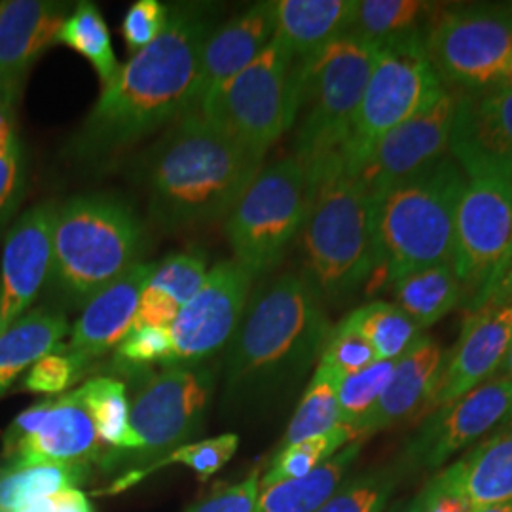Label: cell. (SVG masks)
<instances>
[{"label":"cell","instance_id":"cell-4","mask_svg":"<svg viewBox=\"0 0 512 512\" xmlns=\"http://www.w3.org/2000/svg\"><path fill=\"white\" fill-rule=\"evenodd\" d=\"M308 181L310 203L300 230L304 275L321 298L342 300L376 270V198L340 158L310 171Z\"/></svg>","mask_w":512,"mask_h":512},{"label":"cell","instance_id":"cell-25","mask_svg":"<svg viewBox=\"0 0 512 512\" xmlns=\"http://www.w3.org/2000/svg\"><path fill=\"white\" fill-rule=\"evenodd\" d=\"M437 476L463 495L473 509L512 501V420Z\"/></svg>","mask_w":512,"mask_h":512},{"label":"cell","instance_id":"cell-3","mask_svg":"<svg viewBox=\"0 0 512 512\" xmlns=\"http://www.w3.org/2000/svg\"><path fill=\"white\" fill-rule=\"evenodd\" d=\"M264 156L238 145L198 110L184 114L147 154L150 215L169 232L224 219L262 169Z\"/></svg>","mask_w":512,"mask_h":512},{"label":"cell","instance_id":"cell-22","mask_svg":"<svg viewBox=\"0 0 512 512\" xmlns=\"http://www.w3.org/2000/svg\"><path fill=\"white\" fill-rule=\"evenodd\" d=\"M154 262H137L84 304L82 315L71 329V340L63 348L84 370L118 348L133 327L141 294L156 272Z\"/></svg>","mask_w":512,"mask_h":512},{"label":"cell","instance_id":"cell-49","mask_svg":"<svg viewBox=\"0 0 512 512\" xmlns=\"http://www.w3.org/2000/svg\"><path fill=\"white\" fill-rule=\"evenodd\" d=\"M19 512H95V509L88 495L80 488H69L57 494L40 497Z\"/></svg>","mask_w":512,"mask_h":512},{"label":"cell","instance_id":"cell-41","mask_svg":"<svg viewBox=\"0 0 512 512\" xmlns=\"http://www.w3.org/2000/svg\"><path fill=\"white\" fill-rule=\"evenodd\" d=\"M376 361V351L368 344V340L359 330L349 327L346 321L330 330L327 344L319 359L321 365L330 368L340 378L361 372Z\"/></svg>","mask_w":512,"mask_h":512},{"label":"cell","instance_id":"cell-50","mask_svg":"<svg viewBox=\"0 0 512 512\" xmlns=\"http://www.w3.org/2000/svg\"><path fill=\"white\" fill-rule=\"evenodd\" d=\"M21 150L14 109L0 103V158L12 156Z\"/></svg>","mask_w":512,"mask_h":512},{"label":"cell","instance_id":"cell-51","mask_svg":"<svg viewBox=\"0 0 512 512\" xmlns=\"http://www.w3.org/2000/svg\"><path fill=\"white\" fill-rule=\"evenodd\" d=\"M507 304L512 302V270H509L507 274L503 275L499 279V283L495 285L494 291L490 294L488 302L486 304Z\"/></svg>","mask_w":512,"mask_h":512},{"label":"cell","instance_id":"cell-40","mask_svg":"<svg viewBox=\"0 0 512 512\" xmlns=\"http://www.w3.org/2000/svg\"><path fill=\"white\" fill-rule=\"evenodd\" d=\"M207 275V258L202 253L188 251L167 256L150 279V287L171 296L181 308L200 291Z\"/></svg>","mask_w":512,"mask_h":512},{"label":"cell","instance_id":"cell-39","mask_svg":"<svg viewBox=\"0 0 512 512\" xmlns=\"http://www.w3.org/2000/svg\"><path fill=\"white\" fill-rule=\"evenodd\" d=\"M395 486L397 475L391 469L370 471L344 482L315 512H384Z\"/></svg>","mask_w":512,"mask_h":512},{"label":"cell","instance_id":"cell-37","mask_svg":"<svg viewBox=\"0 0 512 512\" xmlns=\"http://www.w3.org/2000/svg\"><path fill=\"white\" fill-rule=\"evenodd\" d=\"M421 0H357L348 33L376 44L416 31V23L427 10Z\"/></svg>","mask_w":512,"mask_h":512},{"label":"cell","instance_id":"cell-7","mask_svg":"<svg viewBox=\"0 0 512 512\" xmlns=\"http://www.w3.org/2000/svg\"><path fill=\"white\" fill-rule=\"evenodd\" d=\"M380 48L342 35L300 61L294 156L308 173L340 158Z\"/></svg>","mask_w":512,"mask_h":512},{"label":"cell","instance_id":"cell-13","mask_svg":"<svg viewBox=\"0 0 512 512\" xmlns=\"http://www.w3.org/2000/svg\"><path fill=\"white\" fill-rule=\"evenodd\" d=\"M512 241V181L497 175L467 177L454 234V272L469 293L471 311L484 306L495 270Z\"/></svg>","mask_w":512,"mask_h":512},{"label":"cell","instance_id":"cell-43","mask_svg":"<svg viewBox=\"0 0 512 512\" xmlns=\"http://www.w3.org/2000/svg\"><path fill=\"white\" fill-rule=\"evenodd\" d=\"M173 344L169 329L143 327L131 329L128 336L116 348V366L120 372L145 370L150 365H169Z\"/></svg>","mask_w":512,"mask_h":512},{"label":"cell","instance_id":"cell-14","mask_svg":"<svg viewBox=\"0 0 512 512\" xmlns=\"http://www.w3.org/2000/svg\"><path fill=\"white\" fill-rule=\"evenodd\" d=\"M109 452L101 442L80 389L29 406L2 437L6 463L92 465Z\"/></svg>","mask_w":512,"mask_h":512},{"label":"cell","instance_id":"cell-35","mask_svg":"<svg viewBox=\"0 0 512 512\" xmlns=\"http://www.w3.org/2000/svg\"><path fill=\"white\" fill-rule=\"evenodd\" d=\"M353 440H357L355 433L346 425H338L330 433L300 440L287 448L277 450L266 475L260 478V490L310 475L311 471H315L319 465H323L327 459L338 454Z\"/></svg>","mask_w":512,"mask_h":512},{"label":"cell","instance_id":"cell-2","mask_svg":"<svg viewBox=\"0 0 512 512\" xmlns=\"http://www.w3.org/2000/svg\"><path fill=\"white\" fill-rule=\"evenodd\" d=\"M329 334L323 298L306 275L262 285L228 346L224 406L239 412L268 403L321 357Z\"/></svg>","mask_w":512,"mask_h":512},{"label":"cell","instance_id":"cell-17","mask_svg":"<svg viewBox=\"0 0 512 512\" xmlns=\"http://www.w3.org/2000/svg\"><path fill=\"white\" fill-rule=\"evenodd\" d=\"M57 205L38 203L8 230L0 258V329H8L35 304L54 268Z\"/></svg>","mask_w":512,"mask_h":512},{"label":"cell","instance_id":"cell-34","mask_svg":"<svg viewBox=\"0 0 512 512\" xmlns=\"http://www.w3.org/2000/svg\"><path fill=\"white\" fill-rule=\"evenodd\" d=\"M57 42L69 46L76 54L86 57L99 76L103 88L120 71L107 21L92 2H78L65 19Z\"/></svg>","mask_w":512,"mask_h":512},{"label":"cell","instance_id":"cell-24","mask_svg":"<svg viewBox=\"0 0 512 512\" xmlns=\"http://www.w3.org/2000/svg\"><path fill=\"white\" fill-rule=\"evenodd\" d=\"M275 37V2H258L213 29L205 40L200 65L198 107L213 88L249 67Z\"/></svg>","mask_w":512,"mask_h":512},{"label":"cell","instance_id":"cell-11","mask_svg":"<svg viewBox=\"0 0 512 512\" xmlns=\"http://www.w3.org/2000/svg\"><path fill=\"white\" fill-rule=\"evenodd\" d=\"M308 203V171L296 156L262 167L226 217L234 260L255 279L272 272L300 234Z\"/></svg>","mask_w":512,"mask_h":512},{"label":"cell","instance_id":"cell-36","mask_svg":"<svg viewBox=\"0 0 512 512\" xmlns=\"http://www.w3.org/2000/svg\"><path fill=\"white\" fill-rule=\"evenodd\" d=\"M95 431L109 450H120L129 437L128 387L112 376H97L78 387Z\"/></svg>","mask_w":512,"mask_h":512},{"label":"cell","instance_id":"cell-30","mask_svg":"<svg viewBox=\"0 0 512 512\" xmlns=\"http://www.w3.org/2000/svg\"><path fill=\"white\" fill-rule=\"evenodd\" d=\"M395 304L420 327H433L465 298L454 266L427 268L406 275L395 285Z\"/></svg>","mask_w":512,"mask_h":512},{"label":"cell","instance_id":"cell-56","mask_svg":"<svg viewBox=\"0 0 512 512\" xmlns=\"http://www.w3.org/2000/svg\"><path fill=\"white\" fill-rule=\"evenodd\" d=\"M399 512H423V494L418 495L416 499H412L403 511Z\"/></svg>","mask_w":512,"mask_h":512},{"label":"cell","instance_id":"cell-5","mask_svg":"<svg viewBox=\"0 0 512 512\" xmlns=\"http://www.w3.org/2000/svg\"><path fill=\"white\" fill-rule=\"evenodd\" d=\"M467 177L452 156L389 188L376 202V270L397 283L454 260L459 198ZM374 270V272H376Z\"/></svg>","mask_w":512,"mask_h":512},{"label":"cell","instance_id":"cell-47","mask_svg":"<svg viewBox=\"0 0 512 512\" xmlns=\"http://www.w3.org/2000/svg\"><path fill=\"white\" fill-rule=\"evenodd\" d=\"M179 311L181 306L171 296L148 285L141 294L131 329H143V327L169 329L175 317L179 315Z\"/></svg>","mask_w":512,"mask_h":512},{"label":"cell","instance_id":"cell-9","mask_svg":"<svg viewBox=\"0 0 512 512\" xmlns=\"http://www.w3.org/2000/svg\"><path fill=\"white\" fill-rule=\"evenodd\" d=\"M298 71L300 61L274 38L249 67L207 93L198 112L241 147L266 156L296 122Z\"/></svg>","mask_w":512,"mask_h":512},{"label":"cell","instance_id":"cell-1","mask_svg":"<svg viewBox=\"0 0 512 512\" xmlns=\"http://www.w3.org/2000/svg\"><path fill=\"white\" fill-rule=\"evenodd\" d=\"M207 12L198 4L169 8L164 33L103 88L69 145L73 158L105 160L198 110L203 46L213 31Z\"/></svg>","mask_w":512,"mask_h":512},{"label":"cell","instance_id":"cell-8","mask_svg":"<svg viewBox=\"0 0 512 512\" xmlns=\"http://www.w3.org/2000/svg\"><path fill=\"white\" fill-rule=\"evenodd\" d=\"M129 437L124 448L97 461L105 473L141 471L188 444L202 431L215 393V372L203 365H167L160 372L133 370Z\"/></svg>","mask_w":512,"mask_h":512},{"label":"cell","instance_id":"cell-32","mask_svg":"<svg viewBox=\"0 0 512 512\" xmlns=\"http://www.w3.org/2000/svg\"><path fill=\"white\" fill-rule=\"evenodd\" d=\"M238 446L239 437L236 433H224V435L213 437V439L188 442L147 469L131 471V473L118 476L114 482H110L105 490H101L97 494L114 495L126 492L131 486L139 484L147 476L160 471V469H165L169 465H184L190 471H194L200 480H207V478L217 475L220 469L236 456Z\"/></svg>","mask_w":512,"mask_h":512},{"label":"cell","instance_id":"cell-15","mask_svg":"<svg viewBox=\"0 0 512 512\" xmlns=\"http://www.w3.org/2000/svg\"><path fill=\"white\" fill-rule=\"evenodd\" d=\"M255 277L236 260H220L169 327V365H203L230 346L251 300Z\"/></svg>","mask_w":512,"mask_h":512},{"label":"cell","instance_id":"cell-31","mask_svg":"<svg viewBox=\"0 0 512 512\" xmlns=\"http://www.w3.org/2000/svg\"><path fill=\"white\" fill-rule=\"evenodd\" d=\"M344 321L365 336L378 361H397L421 336L420 327L395 302L385 300L368 302Z\"/></svg>","mask_w":512,"mask_h":512},{"label":"cell","instance_id":"cell-52","mask_svg":"<svg viewBox=\"0 0 512 512\" xmlns=\"http://www.w3.org/2000/svg\"><path fill=\"white\" fill-rule=\"evenodd\" d=\"M509 270H512V241L511 245H509V249H507V253H505V256H503V260L499 262V266H497V270H495L494 283H492L490 294H492V291H494L495 285L499 283V279H501L503 275L507 274ZM490 294H488V298H490ZM488 298H486V302H488ZM486 302H484V304H486Z\"/></svg>","mask_w":512,"mask_h":512},{"label":"cell","instance_id":"cell-55","mask_svg":"<svg viewBox=\"0 0 512 512\" xmlns=\"http://www.w3.org/2000/svg\"><path fill=\"white\" fill-rule=\"evenodd\" d=\"M497 372H499V378H509V380H512V342Z\"/></svg>","mask_w":512,"mask_h":512},{"label":"cell","instance_id":"cell-46","mask_svg":"<svg viewBox=\"0 0 512 512\" xmlns=\"http://www.w3.org/2000/svg\"><path fill=\"white\" fill-rule=\"evenodd\" d=\"M25 194L23 150L0 158V228L16 213Z\"/></svg>","mask_w":512,"mask_h":512},{"label":"cell","instance_id":"cell-10","mask_svg":"<svg viewBox=\"0 0 512 512\" xmlns=\"http://www.w3.org/2000/svg\"><path fill=\"white\" fill-rule=\"evenodd\" d=\"M446 92L418 31L384 42L340 154L346 169L357 175L387 133L433 107Z\"/></svg>","mask_w":512,"mask_h":512},{"label":"cell","instance_id":"cell-59","mask_svg":"<svg viewBox=\"0 0 512 512\" xmlns=\"http://www.w3.org/2000/svg\"><path fill=\"white\" fill-rule=\"evenodd\" d=\"M511 420H512V418H511Z\"/></svg>","mask_w":512,"mask_h":512},{"label":"cell","instance_id":"cell-12","mask_svg":"<svg viewBox=\"0 0 512 512\" xmlns=\"http://www.w3.org/2000/svg\"><path fill=\"white\" fill-rule=\"evenodd\" d=\"M440 82L480 92L495 86L512 55V21L495 4L448 8L423 37Z\"/></svg>","mask_w":512,"mask_h":512},{"label":"cell","instance_id":"cell-18","mask_svg":"<svg viewBox=\"0 0 512 512\" xmlns=\"http://www.w3.org/2000/svg\"><path fill=\"white\" fill-rule=\"evenodd\" d=\"M454 112L456 97L446 92L433 107L393 129L376 145L357 173L376 202L395 184L418 175L446 156Z\"/></svg>","mask_w":512,"mask_h":512},{"label":"cell","instance_id":"cell-21","mask_svg":"<svg viewBox=\"0 0 512 512\" xmlns=\"http://www.w3.org/2000/svg\"><path fill=\"white\" fill-rule=\"evenodd\" d=\"M67 18L65 2H0V103L16 109L27 74L38 57L57 44Z\"/></svg>","mask_w":512,"mask_h":512},{"label":"cell","instance_id":"cell-58","mask_svg":"<svg viewBox=\"0 0 512 512\" xmlns=\"http://www.w3.org/2000/svg\"><path fill=\"white\" fill-rule=\"evenodd\" d=\"M0 334H2V329H0Z\"/></svg>","mask_w":512,"mask_h":512},{"label":"cell","instance_id":"cell-16","mask_svg":"<svg viewBox=\"0 0 512 512\" xmlns=\"http://www.w3.org/2000/svg\"><path fill=\"white\" fill-rule=\"evenodd\" d=\"M511 418L512 380L494 376L458 401L433 410L406 448L408 461L421 469H440Z\"/></svg>","mask_w":512,"mask_h":512},{"label":"cell","instance_id":"cell-23","mask_svg":"<svg viewBox=\"0 0 512 512\" xmlns=\"http://www.w3.org/2000/svg\"><path fill=\"white\" fill-rule=\"evenodd\" d=\"M444 361L446 357L439 342L421 334L395 361L393 376L382 397L355 429L357 439L380 433L408 418L427 414Z\"/></svg>","mask_w":512,"mask_h":512},{"label":"cell","instance_id":"cell-26","mask_svg":"<svg viewBox=\"0 0 512 512\" xmlns=\"http://www.w3.org/2000/svg\"><path fill=\"white\" fill-rule=\"evenodd\" d=\"M357 0H277L275 40L304 61L346 35Z\"/></svg>","mask_w":512,"mask_h":512},{"label":"cell","instance_id":"cell-48","mask_svg":"<svg viewBox=\"0 0 512 512\" xmlns=\"http://www.w3.org/2000/svg\"><path fill=\"white\" fill-rule=\"evenodd\" d=\"M421 494L423 512H473V505L439 476H433Z\"/></svg>","mask_w":512,"mask_h":512},{"label":"cell","instance_id":"cell-6","mask_svg":"<svg viewBox=\"0 0 512 512\" xmlns=\"http://www.w3.org/2000/svg\"><path fill=\"white\" fill-rule=\"evenodd\" d=\"M143 224L110 194H82L57 205L52 283L71 306H84L143 251Z\"/></svg>","mask_w":512,"mask_h":512},{"label":"cell","instance_id":"cell-42","mask_svg":"<svg viewBox=\"0 0 512 512\" xmlns=\"http://www.w3.org/2000/svg\"><path fill=\"white\" fill-rule=\"evenodd\" d=\"M84 372L86 370L74 361L61 344L59 348L40 357L37 363L25 372L21 389L25 393L57 397L63 395L69 387H73Z\"/></svg>","mask_w":512,"mask_h":512},{"label":"cell","instance_id":"cell-33","mask_svg":"<svg viewBox=\"0 0 512 512\" xmlns=\"http://www.w3.org/2000/svg\"><path fill=\"white\" fill-rule=\"evenodd\" d=\"M338 382L340 376H336L321 363L317 365L315 374L294 412L293 420L283 435L279 450L300 440L325 435L342 425L338 410Z\"/></svg>","mask_w":512,"mask_h":512},{"label":"cell","instance_id":"cell-20","mask_svg":"<svg viewBox=\"0 0 512 512\" xmlns=\"http://www.w3.org/2000/svg\"><path fill=\"white\" fill-rule=\"evenodd\" d=\"M512 342V302L484 304L467 317L446 357L427 414L452 404L494 378Z\"/></svg>","mask_w":512,"mask_h":512},{"label":"cell","instance_id":"cell-45","mask_svg":"<svg viewBox=\"0 0 512 512\" xmlns=\"http://www.w3.org/2000/svg\"><path fill=\"white\" fill-rule=\"evenodd\" d=\"M258 497L260 469H255L245 480L209 495L188 512H255Z\"/></svg>","mask_w":512,"mask_h":512},{"label":"cell","instance_id":"cell-53","mask_svg":"<svg viewBox=\"0 0 512 512\" xmlns=\"http://www.w3.org/2000/svg\"><path fill=\"white\" fill-rule=\"evenodd\" d=\"M494 88L512 92V55L511 59H509V63H507V67L503 69V73L499 76V80H497V84H495Z\"/></svg>","mask_w":512,"mask_h":512},{"label":"cell","instance_id":"cell-57","mask_svg":"<svg viewBox=\"0 0 512 512\" xmlns=\"http://www.w3.org/2000/svg\"><path fill=\"white\" fill-rule=\"evenodd\" d=\"M495 8H497L505 18H509L512 21V0H507V2H495Z\"/></svg>","mask_w":512,"mask_h":512},{"label":"cell","instance_id":"cell-54","mask_svg":"<svg viewBox=\"0 0 512 512\" xmlns=\"http://www.w3.org/2000/svg\"><path fill=\"white\" fill-rule=\"evenodd\" d=\"M473 512H512V501H505V503H492V505H482V507H475Z\"/></svg>","mask_w":512,"mask_h":512},{"label":"cell","instance_id":"cell-28","mask_svg":"<svg viewBox=\"0 0 512 512\" xmlns=\"http://www.w3.org/2000/svg\"><path fill=\"white\" fill-rule=\"evenodd\" d=\"M363 450V440H353L310 475L300 476L260 490L255 512H315L346 482L351 465Z\"/></svg>","mask_w":512,"mask_h":512},{"label":"cell","instance_id":"cell-44","mask_svg":"<svg viewBox=\"0 0 512 512\" xmlns=\"http://www.w3.org/2000/svg\"><path fill=\"white\" fill-rule=\"evenodd\" d=\"M169 8L158 0L135 2L122 21V35L131 50L139 52L164 33Z\"/></svg>","mask_w":512,"mask_h":512},{"label":"cell","instance_id":"cell-29","mask_svg":"<svg viewBox=\"0 0 512 512\" xmlns=\"http://www.w3.org/2000/svg\"><path fill=\"white\" fill-rule=\"evenodd\" d=\"M92 476V465L6 463L0 467V512H19L40 497L78 488Z\"/></svg>","mask_w":512,"mask_h":512},{"label":"cell","instance_id":"cell-27","mask_svg":"<svg viewBox=\"0 0 512 512\" xmlns=\"http://www.w3.org/2000/svg\"><path fill=\"white\" fill-rule=\"evenodd\" d=\"M71 332L63 311L37 308L27 311L0 334V399L40 357L61 346Z\"/></svg>","mask_w":512,"mask_h":512},{"label":"cell","instance_id":"cell-19","mask_svg":"<svg viewBox=\"0 0 512 512\" xmlns=\"http://www.w3.org/2000/svg\"><path fill=\"white\" fill-rule=\"evenodd\" d=\"M448 152L465 177L497 175L512 181V92L492 88L456 99Z\"/></svg>","mask_w":512,"mask_h":512},{"label":"cell","instance_id":"cell-38","mask_svg":"<svg viewBox=\"0 0 512 512\" xmlns=\"http://www.w3.org/2000/svg\"><path fill=\"white\" fill-rule=\"evenodd\" d=\"M395 370V361H376L365 370L340 378L338 382V410L340 423L353 433L366 414L378 403ZM357 437V435H355Z\"/></svg>","mask_w":512,"mask_h":512}]
</instances>
